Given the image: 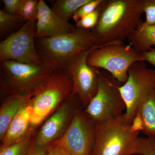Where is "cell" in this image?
Segmentation results:
<instances>
[{
    "label": "cell",
    "mask_w": 155,
    "mask_h": 155,
    "mask_svg": "<svg viewBox=\"0 0 155 155\" xmlns=\"http://www.w3.org/2000/svg\"><path fill=\"white\" fill-rule=\"evenodd\" d=\"M75 28L58 16L44 1H38L35 38L53 37L71 32Z\"/></svg>",
    "instance_id": "13"
},
{
    "label": "cell",
    "mask_w": 155,
    "mask_h": 155,
    "mask_svg": "<svg viewBox=\"0 0 155 155\" xmlns=\"http://www.w3.org/2000/svg\"><path fill=\"white\" fill-rule=\"evenodd\" d=\"M143 123L142 132L155 138V88L142 101L137 110Z\"/></svg>",
    "instance_id": "16"
},
{
    "label": "cell",
    "mask_w": 155,
    "mask_h": 155,
    "mask_svg": "<svg viewBox=\"0 0 155 155\" xmlns=\"http://www.w3.org/2000/svg\"><path fill=\"white\" fill-rule=\"evenodd\" d=\"M143 61L148 62L155 67V48L142 53Z\"/></svg>",
    "instance_id": "30"
},
{
    "label": "cell",
    "mask_w": 155,
    "mask_h": 155,
    "mask_svg": "<svg viewBox=\"0 0 155 155\" xmlns=\"http://www.w3.org/2000/svg\"><path fill=\"white\" fill-rule=\"evenodd\" d=\"M143 123L140 116L138 114H136L131 124V128L134 132H139L142 131Z\"/></svg>",
    "instance_id": "28"
},
{
    "label": "cell",
    "mask_w": 155,
    "mask_h": 155,
    "mask_svg": "<svg viewBox=\"0 0 155 155\" xmlns=\"http://www.w3.org/2000/svg\"><path fill=\"white\" fill-rule=\"evenodd\" d=\"M143 11L146 19L142 24L145 25H155V0H143Z\"/></svg>",
    "instance_id": "25"
},
{
    "label": "cell",
    "mask_w": 155,
    "mask_h": 155,
    "mask_svg": "<svg viewBox=\"0 0 155 155\" xmlns=\"http://www.w3.org/2000/svg\"><path fill=\"white\" fill-rule=\"evenodd\" d=\"M75 56L70 61L66 71L72 78L74 92L79 98L84 109L96 93L98 85V72L100 69L89 66L87 57L95 47Z\"/></svg>",
    "instance_id": "12"
},
{
    "label": "cell",
    "mask_w": 155,
    "mask_h": 155,
    "mask_svg": "<svg viewBox=\"0 0 155 155\" xmlns=\"http://www.w3.org/2000/svg\"><path fill=\"white\" fill-rule=\"evenodd\" d=\"M139 133L132 130L124 114L115 119L97 122L91 155H137Z\"/></svg>",
    "instance_id": "4"
},
{
    "label": "cell",
    "mask_w": 155,
    "mask_h": 155,
    "mask_svg": "<svg viewBox=\"0 0 155 155\" xmlns=\"http://www.w3.org/2000/svg\"><path fill=\"white\" fill-rule=\"evenodd\" d=\"M36 131L31 130L19 141L8 146L0 147V155H26Z\"/></svg>",
    "instance_id": "20"
},
{
    "label": "cell",
    "mask_w": 155,
    "mask_h": 155,
    "mask_svg": "<svg viewBox=\"0 0 155 155\" xmlns=\"http://www.w3.org/2000/svg\"><path fill=\"white\" fill-rule=\"evenodd\" d=\"M26 22L18 15H12L0 10V36L3 40L19 30Z\"/></svg>",
    "instance_id": "19"
},
{
    "label": "cell",
    "mask_w": 155,
    "mask_h": 155,
    "mask_svg": "<svg viewBox=\"0 0 155 155\" xmlns=\"http://www.w3.org/2000/svg\"><path fill=\"white\" fill-rule=\"evenodd\" d=\"M103 0H90L89 2L80 7L73 15L72 19L75 23L82 17L94 11L99 6Z\"/></svg>",
    "instance_id": "24"
},
{
    "label": "cell",
    "mask_w": 155,
    "mask_h": 155,
    "mask_svg": "<svg viewBox=\"0 0 155 155\" xmlns=\"http://www.w3.org/2000/svg\"><path fill=\"white\" fill-rule=\"evenodd\" d=\"M127 74L119 89L126 106L125 118L131 124L138 106L155 88V69L147 68L144 61H137L129 67Z\"/></svg>",
    "instance_id": "8"
},
{
    "label": "cell",
    "mask_w": 155,
    "mask_h": 155,
    "mask_svg": "<svg viewBox=\"0 0 155 155\" xmlns=\"http://www.w3.org/2000/svg\"><path fill=\"white\" fill-rule=\"evenodd\" d=\"M48 155H67L62 147L59 145L53 143L48 147Z\"/></svg>",
    "instance_id": "29"
},
{
    "label": "cell",
    "mask_w": 155,
    "mask_h": 155,
    "mask_svg": "<svg viewBox=\"0 0 155 155\" xmlns=\"http://www.w3.org/2000/svg\"><path fill=\"white\" fill-rule=\"evenodd\" d=\"M1 95L30 92L54 71L44 65L23 64L14 61L0 62Z\"/></svg>",
    "instance_id": "7"
},
{
    "label": "cell",
    "mask_w": 155,
    "mask_h": 155,
    "mask_svg": "<svg viewBox=\"0 0 155 155\" xmlns=\"http://www.w3.org/2000/svg\"><path fill=\"white\" fill-rule=\"evenodd\" d=\"M137 155H155V137H139L137 146Z\"/></svg>",
    "instance_id": "23"
},
{
    "label": "cell",
    "mask_w": 155,
    "mask_h": 155,
    "mask_svg": "<svg viewBox=\"0 0 155 155\" xmlns=\"http://www.w3.org/2000/svg\"><path fill=\"white\" fill-rule=\"evenodd\" d=\"M70 74L66 71H54L32 91L31 129L37 130L50 115L74 94Z\"/></svg>",
    "instance_id": "3"
},
{
    "label": "cell",
    "mask_w": 155,
    "mask_h": 155,
    "mask_svg": "<svg viewBox=\"0 0 155 155\" xmlns=\"http://www.w3.org/2000/svg\"><path fill=\"white\" fill-rule=\"evenodd\" d=\"M143 0H103L98 21L91 33L96 45L124 44L142 21Z\"/></svg>",
    "instance_id": "1"
},
{
    "label": "cell",
    "mask_w": 155,
    "mask_h": 155,
    "mask_svg": "<svg viewBox=\"0 0 155 155\" xmlns=\"http://www.w3.org/2000/svg\"><path fill=\"white\" fill-rule=\"evenodd\" d=\"M83 109L76 94L74 93L46 119L35 134L33 142L39 147H47L62 137L69 127L77 110Z\"/></svg>",
    "instance_id": "11"
},
{
    "label": "cell",
    "mask_w": 155,
    "mask_h": 155,
    "mask_svg": "<svg viewBox=\"0 0 155 155\" xmlns=\"http://www.w3.org/2000/svg\"><path fill=\"white\" fill-rule=\"evenodd\" d=\"M2 2L4 5L3 11L12 15H18L21 0H2Z\"/></svg>",
    "instance_id": "26"
},
{
    "label": "cell",
    "mask_w": 155,
    "mask_h": 155,
    "mask_svg": "<svg viewBox=\"0 0 155 155\" xmlns=\"http://www.w3.org/2000/svg\"><path fill=\"white\" fill-rule=\"evenodd\" d=\"M87 61L89 66L105 70L123 84L127 80L130 66L143 59L142 53L129 44H114L95 47Z\"/></svg>",
    "instance_id": "5"
},
{
    "label": "cell",
    "mask_w": 155,
    "mask_h": 155,
    "mask_svg": "<svg viewBox=\"0 0 155 155\" xmlns=\"http://www.w3.org/2000/svg\"><path fill=\"white\" fill-rule=\"evenodd\" d=\"M35 44L43 65L54 71H66L75 56L97 46L91 30L77 28L53 37L35 38Z\"/></svg>",
    "instance_id": "2"
},
{
    "label": "cell",
    "mask_w": 155,
    "mask_h": 155,
    "mask_svg": "<svg viewBox=\"0 0 155 155\" xmlns=\"http://www.w3.org/2000/svg\"><path fill=\"white\" fill-rule=\"evenodd\" d=\"M48 147H42L37 146L34 143L33 139L30 148L26 155H48Z\"/></svg>",
    "instance_id": "27"
},
{
    "label": "cell",
    "mask_w": 155,
    "mask_h": 155,
    "mask_svg": "<svg viewBox=\"0 0 155 155\" xmlns=\"http://www.w3.org/2000/svg\"><path fill=\"white\" fill-rule=\"evenodd\" d=\"M98 85L96 94L84 109L96 123L115 119L126 110L119 83L110 73L100 69L98 72Z\"/></svg>",
    "instance_id": "6"
},
{
    "label": "cell",
    "mask_w": 155,
    "mask_h": 155,
    "mask_svg": "<svg viewBox=\"0 0 155 155\" xmlns=\"http://www.w3.org/2000/svg\"><path fill=\"white\" fill-rule=\"evenodd\" d=\"M36 22H25L19 30L0 42V62L14 61L42 65L35 47Z\"/></svg>",
    "instance_id": "10"
},
{
    "label": "cell",
    "mask_w": 155,
    "mask_h": 155,
    "mask_svg": "<svg viewBox=\"0 0 155 155\" xmlns=\"http://www.w3.org/2000/svg\"><path fill=\"white\" fill-rule=\"evenodd\" d=\"M101 4L94 11L79 19L76 23V28L89 30H91L94 28L99 18L101 11Z\"/></svg>",
    "instance_id": "22"
},
{
    "label": "cell",
    "mask_w": 155,
    "mask_h": 155,
    "mask_svg": "<svg viewBox=\"0 0 155 155\" xmlns=\"http://www.w3.org/2000/svg\"><path fill=\"white\" fill-rule=\"evenodd\" d=\"M90 0H56L50 1L51 8L58 16L68 21L72 18L76 11L80 7Z\"/></svg>",
    "instance_id": "18"
},
{
    "label": "cell",
    "mask_w": 155,
    "mask_h": 155,
    "mask_svg": "<svg viewBox=\"0 0 155 155\" xmlns=\"http://www.w3.org/2000/svg\"><path fill=\"white\" fill-rule=\"evenodd\" d=\"M32 91L7 95L0 108V140L2 139L12 119L30 99Z\"/></svg>",
    "instance_id": "15"
},
{
    "label": "cell",
    "mask_w": 155,
    "mask_h": 155,
    "mask_svg": "<svg viewBox=\"0 0 155 155\" xmlns=\"http://www.w3.org/2000/svg\"><path fill=\"white\" fill-rule=\"evenodd\" d=\"M38 1L37 0H21L18 15L26 22H36Z\"/></svg>",
    "instance_id": "21"
},
{
    "label": "cell",
    "mask_w": 155,
    "mask_h": 155,
    "mask_svg": "<svg viewBox=\"0 0 155 155\" xmlns=\"http://www.w3.org/2000/svg\"><path fill=\"white\" fill-rule=\"evenodd\" d=\"M127 40L129 45L140 52L150 51L155 46V25H145L142 22Z\"/></svg>",
    "instance_id": "17"
},
{
    "label": "cell",
    "mask_w": 155,
    "mask_h": 155,
    "mask_svg": "<svg viewBox=\"0 0 155 155\" xmlns=\"http://www.w3.org/2000/svg\"><path fill=\"white\" fill-rule=\"evenodd\" d=\"M96 124L84 109H78L64 135L54 143L62 147L67 155H91Z\"/></svg>",
    "instance_id": "9"
},
{
    "label": "cell",
    "mask_w": 155,
    "mask_h": 155,
    "mask_svg": "<svg viewBox=\"0 0 155 155\" xmlns=\"http://www.w3.org/2000/svg\"><path fill=\"white\" fill-rule=\"evenodd\" d=\"M31 99L12 119L4 137L1 140L0 147L15 143L25 137L31 130L36 131L31 128L32 108Z\"/></svg>",
    "instance_id": "14"
}]
</instances>
